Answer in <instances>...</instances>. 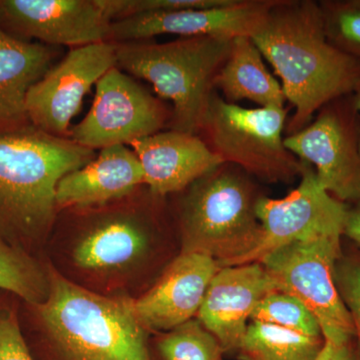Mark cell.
<instances>
[{"instance_id":"1","label":"cell","mask_w":360,"mask_h":360,"mask_svg":"<svg viewBox=\"0 0 360 360\" xmlns=\"http://www.w3.org/2000/svg\"><path fill=\"white\" fill-rule=\"evenodd\" d=\"M251 39L281 77L286 101L295 108L286 123L288 135L304 129L322 106L354 94L359 84L360 61L329 44L319 1L276 0Z\"/></svg>"},{"instance_id":"2","label":"cell","mask_w":360,"mask_h":360,"mask_svg":"<svg viewBox=\"0 0 360 360\" xmlns=\"http://www.w3.org/2000/svg\"><path fill=\"white\" fill-rule=\"evenodd\" d=\"M46 270V300L25 303L37 326L26 342L34 360H153L132 302L85 290L51 265Z\"/></svg>"},{"instance_id":"3","label":"cell","mask_w":360,"mask_h":360,"mask_svg":"<svg viewBox=\"0 0 360 360\" xmlns=\"http://www.w3.org/2000/svg\"><path fill=\"white\" fill-rule=\"evenodd\" d=\"M96 156L32 124L0 134V240L35 257L58 217V182Z\"/></svg>"},{"instance_id":"4","label":"cell","mask_w":360,"mask_h":360,"mask_svg":"<svg viewBox=\"0 0 360 360\" xmlns=\"http://www.w3.org/2000/svg\"><path fill=\"white\" fill-rule=\"evenodd\" d=\"M179 193L181 253L212 258L220 269L232 266L259 243L257 207L264 194L240 167L222 162Z\"/></svg>"},{"instance_id":"5","label":"cell","mask_w":360,"mask_h":360,"mask_svg":"<svg viewBox=\"0 0 360 360\" xmlns=\"http://www.w3.org/2000/svg\"><path fill=\"white\" fill-rule=\"evenodd\" d=\"M232 40L191 37L165 44L122 42L116 44V68L146 79L172 103L168 129L198 134Z\"/></svg>"},{"instance_id":"6","label":"cell","mask_w":360,"mask_h":360,"mask_svg":"<svg viewBox=\"0 0 360 360\" xmlns=\"http://www.w3.org/2000/svg\"><path fill=\"white\" fill-rule=\"evenodd\" d=\"M285 108H241L213 92L200 136L224 162L265 184H290L300 177L302 161L286 148Z\"/></svg>"},{"instance_id":"7","label":"cell","mask_w":360,"mask_h":360,"mask_svg":"<svg viewBox=\"0 0 360 360\" xmlns=\"http://www.w3.org/2000/svg\"><path fill=\"white\" fill-rule=\"evenodd\" d=\"M341 250V238H319L283 246L259 262L277 290L302 302L319 321L324 340L333 343L356 336L333 279Z\"/></svg>"},{"instance_id":"8","label":"cell","mask_w":360,"mask_h":360,"mask_svg":"<svg viewBox=\"0 0 360 360\" xmlns=\"http://www.w3.org/2000/svg\"><path fill=\"white\" fill-rule=\"evenodd\" d=\"M304 129L284 139L286 148L314 167L330 195L360 202V112L354 94L329 101Z\"/></svg>"},{"instance_id":"9","label":"cell","mask_w":360,"mask_h":360,"mask_svg":"<svg viewBox=\"0 0 360 360\" xmlns=\"http://www.w3.org/2000/svg\"><path fill=\"white\" fill-rule=\"evenodd\" d=\"M172 110L118 68L96 84L86 116L70 129L71 141L84 148L103 149L132 141L168 127Z\"/></svg>"},{"instance_id":"10","label":"cell","mask_w":360,"mask_h":360,"mask_svg":"<svg viewBox=\"0 0 360 360\" xmlns=\"http://www.w3.org/2000/svg\"><path fill=\"white\" fill-rule=\"evenodd\" d=\"M349 205L319 184L314 167L302 161L300 182L285 198L264 195L258 201L262 238L251 252L232 265L259 262L278 248L319 238H342Z\"/></svg>"},{"instance_id":"11","label":"cell","mask_w":360,"mask_h":360,"mask_svg":"<svg viewBox=\"0 0 360 360\" xmlns=\"http://www.w3.org/2000/svg\"><path fill=\"white\" fill-rule=\"evenodd\" d=\"M116 65L115 42L71 49L28 91L30 122L47 134L70 139L71 120L79 112L84 96Z\"/></svg>"},{"instance_id":"12","label":"cell","mask_w":360,"mask_h":360,"mask_svg":"<svg viewBox=\"0 0 360 360\" xmlns=\"http://www.w3.org/2000/svg\"><path fill=\"white\" fill-rule=\"evenodd\" d=\"M163 198L153 196L148 203L116 202L103 207L87 208L84 231L73 250L78 269L90 272H111L127 269L148 253L160 224L158 202Z\"/></svg>"},{"instance_id":"13","label":"cell","mask_w":360,"mask_h":360,"mask_svg":"<svg viewBox=\"0 0 360 360\" xmlns=\"http://www.w3.org/2000/svg\"><path fill=\"white\" fill-rule=\"evenodd\" d=\"M276 0H231L225 6L137 14L112 21L110 41L148 40L156 35L252 37L266 20Z\"/></svg>"},{"instance_id":"14","label":"cell","mask_w":360,"mask_h":360,"mask_svg":"<svg viewBox=\"0 0 360 360\" xmlns=\"http://www.w3.org/2000/svg\"><path fill=\"white\" fill-rule=\"evenodd\" d=\"M111 21L97 0H0V26L49 46L110 41Z\"/></svg>"},{"instance_id":"15","label":"cell","mask_w":360,"mask_h":360,"mask_svg":"<svg viewBox=\"0 0 360 360\" xmlns=\"http://www.w3.org/2000/svg\"><path fill=\"white\" fill-rule=\"evenodd\" d=\"M278 291L259 262L220 267L213 276L196 319L219 341L224 354H238L257 303Z\"/></svg>"},{"instance_id":"16","label":"cell","mask_w":360,"mask_h":360,"mask_svg":"<svg viewBox=\"0 0 360 360\" xmlns=\"http://www.w3.org/2000/svg\"><path fill=\"white\" fill-rule=\"evenodd\" d=\"M217 262L198 253H180L158 283L132 302L135 316L150 333H167L196 317Z\"/></svg>"},{"instance_id":"17","label":"cell","mask_w":360,"mask_h":360,"mask_svg":"<svg viewBox=\"0 0 360 360\" xmlns=\"http://www.w3.org/2000/svg\"><path fill=\"white\" fill-rule=\"evenodd\" d=\"M142 170L144 186L165 198L181 193L224 161L198 134L168 129L129 144Z\"/></svg>"},{"instance_id":"18","label":"cell","mask_w":360,"mask_h":360,"mask_svg":"<svg viewBox=\"0 0 360 360\" xmlns=\"http://www.w3.org/2000/svg\"><path fill=\"white\" fill-rule=\"evenodd\" d=\"M143 184V170L134 151L127 146H110L60 179L56 205L58 212L103 207L129 198Z\"/></svg>"},{"instance_id":"19","label":"cell","mask_w":360,"mask_h":360,"mask_svg":"<svg viewBox=\"0 0 360 360\" xmlns=\"http://www.w3.org/2000/svg\"><path fill=\"white\" fill-rule=\"evenodd\" d=\"M60 49L18 39L0 26V134L32 124L28 91L58 58Z\"/></svg>"},{"instance_id":"20","label":"cell","mask_w":360,"mask_h":360,"mask_svg":"<svg viewBox=\"0 0 360 360\" xmlns=\"http://www.w3.org/2000/svg\"><path fill=\"white\" fill-rule=\"evenodd\" d=\"M262 52L251 37L232 40L231 51L214 79L227 103L250 101L259 108H284L286 97L281 84L264 65Z\"/></svg>"},{"instance_id":"21","label":"cell","mask_w":360,"mask_h":360,"mask_svg":"<svg viewBox=\"0 0 360 360\" xmlns=\"http://www.w3.org/2000/svg\"><path fill=\"white\" fill-rule=\"evenodd\" d=\"M323 336L302 335L264 322L251 321L238 352L239 360H315Z\"/></svg>"},{"instance_id":"22","label":"cell","mask_w":360,"mask_h":360,"mask_svg":"<svg viewBox=\"0 0 360 360\" xmlns=\"http://www.w3.org/2000/svg\"><path fill=\"white\" fill-rule=\"evenodd\" d=\"M0 290L13 293L26 304H40L49 295L46 266L33 255L0 240Z\"/></svg>"},{"instance_id":"23","label":"cell","mask_w":360,"mask_h":360,"mask_svg":"<svg viewBox=\"0 0 360 360\" xmlns=\"http://www.w3.org/2000/svg\"><path fill=\"white\" fill-rule=\"evenodd\" d=\"M224 350L196 319L163 333L155 341L153 360H224Z\"/></svg>"},{"instance_id":"24","label":"cell","mask_w":360,"mask_h":360,"mask_svg":"<svg viewBox=\"0 0 360 360\" xmlns=\"http://www.w3.org/2000/svg\"><path fill=\"white\" fill-rule=\"evenodd\" d=\"M250 321L274 324L314 338L323 336L309 309L295 296L283 291H274L262 298L253 309Z\"/></svg>"},{"instance_id":"25","label":"cell","mask_w":360,"mask_h":360,"mask_svg":"<svg viewBox=\"0 0 360 360\" xmlns=\"http://www.w3.org/2000/svg\"><path fill=\"white\" fill-rule=\"evenodd\" d=\"M329 44L360 61V0L319 1Z\"/></svg>"},{"instance_id":"26","label":"cell","mask_w":360,"mask_h":360,"mask_svg":"<svg viewBox=\"0 0 360 360\" xmlns=\"http://www.w3.org/2000/svg\"><path fill=\"white\" fill-rule=\"evenodd\" d=\"M20 302L0 290V360H34L21 328Z\"/></svg>"},{"instance_id":"27","label":"cell","mask_w":360,"mask_h":360,"mask_svg":"<svg viewBox=\"0 0 360 360\" xmlns=\"http://www.w3.org/2000/svg\"><path fill=\"white\" fill-rule=\"evenodd\" d=\"M333 279L343 304L352 315L360 340V250L357 246L342 248L335 262Z\"/></svg>"},{"instance_id":"28","label":"cell","mask_w":360,"mask_h":360,"mask_svg":"<svg viewBox=\"0 0 360 360\" xmlns=\"http://www.w3.org/2000/svg\"><path fill=\"white\" fill-rule=\"evenodd\" d=\"M231 1V0H97L104 13L111 21L137 14L221 6Z\"/></svg>"},{"instance_id":"29","label":"cell","mask_w":360,"mask_h":360,"mask_svg":"<svg viewBox=\"0 0 360 360\" xmlns=\"http://www.w3.org/2000/svg\"><path fill=\"white\" fill-rule=\"evenodd\" d=\"M315 360H360V340L357 336L341 343L326 340Z\"/></svg>"},{"instance_id":"30","label":"cell","mask_w":360,"mask_h":360,"mask_svg":"<svg viewBox=\"0 0 360 360\" xmlns=\"http://www.w3.org/2000/svg\"><path fill=\"white\" fill-rule=\"evenodd\" d=\"M343 236L360 248V202L349 205L345 219Z\"/></svg>"},{"instance_id":"31","label":"cell","mask_w":360,"mask_h":360,"mask_svg":"<svg viewBox=\"0 0 360 360\" xmlns=\"http://www.w3.org/2000/svg\"><path fill=\"white\" fill-rule=\"evenodd\" d=\"M355 106L360 112V82L354 92Z\"/></svg>"}]
</instances>
